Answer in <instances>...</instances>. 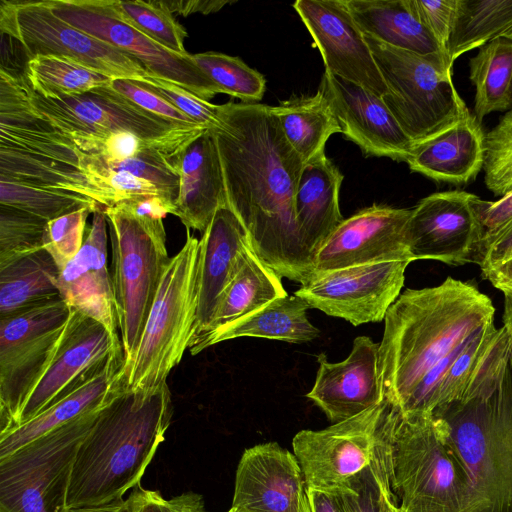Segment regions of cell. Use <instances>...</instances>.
I'll use <instances>...</instances> for the list:
<instances>
[{"instance_id": "f6af8a7d", "label": "cell", "mask_w": 512, "mask_h": 512, "mask_svg": "<svg viewBox=\"0 0 512 512\" xmlns=\"http://www.w3.org/2000/svg\"><path fill=\"white\" fill-rule=\"evenodd\" d=\"M472 207L480 230L474 263L480 265L487 250L512 223V192L496 201L474 195Z\"/></svg>"}, {"instance_id": "9a60e30c", "label": "cell", "mask_w": 512, "mask_h": 512, "mask_svg": "<svg viewBox=\"0 0 512 512\" xmlns=\"http://www.w3.org/2000/svg\"><path fill=\"white\" fill-rule=\"evenodd\" d=\"M409 261H389L315 273L296 290L310 308L353 326L385 319L401 294Z\"/></svg>"}, {"instance_id": "ffe728a7", "label": "cell", "mask_w": 512, "mask_h": 512, "mask_svg": "<svg viewBox=\"0 0 512 512\" xmlns=\"http://www.w3.org/2000/svg\"><path fill=\"white\" fill-rule=\"evenodd\" d=\"M232 507L248 512H312L295 455L276 442L247 448L236 469Z\"/></svg>"}, {"instance_id": "5bb4252c", "label": "cell", "mask_w": 512, "mask_h": 512, "mask_svg": "<svg viewBox=\"0 0 512 512\" xmlns=\"http://www.w3.org/2000/svg\"><path fill=\"white\" fill-rule=\"evenodd\" d=\"M54 15L138 60L149 75L170 81L209 101L217 93L189 58L168 51L122 21L107 0H43Z\"/></svg>"}, {"instance_id": "b9f144b4", "label": "cell", "mask_w": 512, "mask_h": 512, "mask_svg": "<svg viewBox=\"0 0 512 512\" xmlns=\"http://www.w3.org/2000/svg\"><path fill=\"white\" fill-rule=\"evenodd\" d=\"M484 181L495 195L512 192V108L485 134Z\"/></svg>"}, {"instance_id": "d6986e66", "label": "cell", "mask_w": 512, "mask_h": 512, "mask_svg": "<svg viewBox=\"0 0 512 512\" xmlns=\"http://www.w3.org/2000/svg\"><path fill=\"white\" fill-rule=\"evenodd\" d=\"M411 209L373 204L332 232L313 256L315 273L389 261L412 262L406 241Z\"/></svg>"}, {"instance_id": "7a4b0ae2", "label": "cell", "mask_w": 512, "mask_h": 512, "mask_svg": "<svg viewBox=\"0 0 512 512\" xmlns=\"http://www.w3.org/2000/svg\"><path fill=\"white\" fill-rule=\"evenodd\" d=\"M490 298L470 282L405 289L385 316L379 347L384 398L402 408L422 378L473 333L493 323Z\"/></svg>"}, {"instance_id": "ee69618b", "label": "cell", "mask_w": 512, "mask_h": 512, "mask_svg": "<svg viewBox=\"0 0 512 512\" xmlns=\"http://www.w3.org/2000/svg\"><path fill=\"white\" fill-rule=\"evenodd\" d=\"M135 81L167 100L197 124L207 129L220 125L219 105L205 101L188 90L153 75Z\"/></svg>"}, {"instance_id": "8992f818", "label": "cell", "mask_w": 512, "mask_h": 512, "mask_svg": "<svg viewBox=\"0 0 512 512\" xmlns=\"http://www.w3.org/2000/svg\"><path fill=\"white\" fill-rule=\"evenodd\" d=\"M199 239L186 240L170 257L132 362L123 368L125 386L151 392L165 384L194 336L197 315Z\"/></svg>"}, {"instance_id": "44dd1931", "label": "cell", "mask_w": 512, "mask_h": 512, "mask_svg": "<svg viewBox=\"0 0 512 512\" xmlns=\"http://www.w3.org/2000/svg\"><path fill=\"white\" fill-rule=\"evenodd\" d=\"M318 91L328 100L341 133L363 153L407 162L414 143L382 97L327 71L323 73Z\"/></svg>"}, {"instance_id": "e0dca14e", "label": "cell", "mask_w": 512, "mask_h": 512, "mask_svg": "<svg viewBox=\"0 0 512 512\" xmlns=\"http://www.w3.org/2000/svg\"><path fill=\"white\" fill-rule=\"evenodd\" d=\"M293 8L320 51L325 71L361 85L377 96L389 93L346 0H297Z\"/></svg>"}, {"instance_id": "74e56055", "label": "cell", "mask_w": 512, "mask_h": 512, "mask_svg": "<svg viewBox=\"0 0 512 512\" xmlns=\"http://www.w3.org/2000/svg\"><path fill=\"white\" fill-rule=\"evenodd\" d=\"M189 58L217 94H227L245 103L262 99L266 88L264 76L240 58L214 51L189 53Z\"/></svg>"}, {"instance_id": "e575fe53", "label": "cell", "mask_w": 512, "mask_h": 512, "mask_svg": "<svg viewBox=\"0 0 512 512\" xmlns=\"http://www.w3.org/2000/svg\"><path fill=\"white\" fill-rule=\"evenodd\" d=\"M470 80L475 87L474 115L481 123L495 111L512 108V41L497 38L470 59Z\"/></svg>"}, {"instance_id": "91938a15", "label": "cell", "mask_w": 512, "mask_h": 512, "mask_svg": "<svg viewBox=\"0 0 512 512\" xmlns=\"http://www.w3.org/2000/svg\"><path fill=\"white\" fill-rule=\"evenodd\" d=\"M510 94H511V98H512V82H511Z\"/></svg>"}, {"instance_id": "f35d334b", "label": "cell", "mask_w": 512, "mask_h": 512, "mask_svg": "<svg viewBox=\"0 0 512 512\" xmlns=\"http://www.w3.org/2000/svg\"><path fill=\"white\" fill-rule=\"evenodd\" d=\"M119 19L131 25L168 51L186 55L184 47L187 31L159 0H107Z\"/></svg>"}, {"instance_id": "f907efd6", "label": "cell", "mask_w": 512, "mask_h": 512, "mask_svg": "<svg viewBox=\"0 0 512 512\" xmlns=\"http://www.w3.org/2000/svg\"><path fill=\"white\" fill-rule=\"evenodd\" d=\"M172 14L188 16L194 13L210 14L219 11L230 1L221 0H189V1H160Z\"/></svg>"}, {"instance_id": "4316f807", "label": "cell", "mask_w": 512, "mask_h": 512, "mask_svg": "<svg viewBox=\"0 0 512 512\" xmlns=\"http://www.w3.org/2000/svg\"><path fill=\"white\" fill-rule=\"evenodd\" d=\"M123 354L77 389L61 398L28 422L0 434V459L68 422L101 408L125 384Z\"/></svg>"}, {"instance_id": "484cf974", "label": "cell", "mask_w": 512, "mask_h": 512, "mask_svg": "<svg viewBox=\"0 0 512 512\" xmlns=\"http://www.w3.org/2000/svg\"><path fill=\"white\" fill-rule=\"evenodd\" d=\"M484 155L485 134L468 110L449 129L415 144L406 163L432 180L460 185L478 175Z\"/></svg>"}, {"instance_id": "4dcf8cb0", "label": "cell", "mask_w": 512, "mask_h": 512, "mask_svg": "<svg viewBox=\"0 0 512 512\" xmlns=\"http://www.w3.org/2000/svg\"><path fill=\"white\" fill-rule=\"evenodd\" d=\"M308 308L309 305L296 295L274 299L207 340L201 351L239 337H258L289 343L312 341L319 336L320 331L309 321Z\"/></svg>"}, {"instance_id": "9f6ffc18", "label": "cell", "mask_w": 512, "mask_h": 512, "mask_svg": "<svg viewBox=\"0 0 512 512\" xmlns=\"http://www.w3.org/2000/svg\"><path fill=\"white\" fill-rule=\"evenodd\" d=\"M503 326L507 329L511 338L510 366L512 369V291H504Z\"/></svg>"}, {"instance_id": "3957f363", "label": "cell", "mask_w": 512, "mask_h": 512, "mask_svg": "<svg viewBox=\"0 0 512 512\" xmlns=\"http://www.w3.org/2000/svg\"><path fill=\"white\" fill-rule=\"evenodd\" d=\"M511 341L501 333L461 397L436 408L470 480V512H512Z\"/></svg>"}, {"instance_id": "db71d44e", "label": "cell", "mask_w": 512, "mask_h": 512, "mask_svg": "<svg viewBox=\"0 0 512 512\" xmlns=\"http://www.w3.org/2000/svg\"><path fill=\"white\" fill-rule=\"evenodd\" d=\"M172 512H206L201 495L186 492L169 500Z\"/></svg>"}, {"instance_id": "c3c4849f", "label": "cell", "mask_w": 512, "mask_h": 512, "mask_svg": "<svg viewBox=\"0 0 512 512\" xmlns=\"http://www.w3.org/2000/svg\"><path fill=\"white\" fill-rule=\"evenodd\" d=\"M512 259V223L501 233L487 250L481 264V271H487Z\"/></svg>"}, {"instance_id": "4fadbf2b", "label": "cell", "mask_w": 512, "mask_h": 512, "mask_svg": "<svg viewBox=\"0 0 512 512\" xmlns=\"http://www.w3.org/2000/svg\"><path fill=\"white\" fill-rule=\"evenodd\" d=\"M393 405L384 400L345 421L321 430H301L292 440L309 489L336 491L367 467L380 442Z\"/></svg>"}, {"instance_id": "7c38bea8", "label": "cell", "mask_w": 512, "mask_h": 512, "mask_svg": "<svg viewBox=\"0 0 512 512\" xmlns=\"http://www.w3.org/2000/svg\"><path fill=\"white\" fill-rule=\"evenodd\" d=\"M0 30L20 47L27 60L54 55L111 78L140 80L149 75L135 58L58 18L43 0H2Z\"/></svg>"}, {"instance_id": "6f0895ef", "label": "cell", "mask_w": 512, "mask_h": 512, "mask_svg": "<svg viewBox=\"0 0 512 512\" xmlns=\"http://www.w3.org/2000/svg\"><path fill=\"white\" fill-rule=\"evenodd\" d=\"M502 38L512 41V27L502 36Z\"/></svg>"}, {"instance_id": "277c9868", "label": "cell", "mask_w": 512, "mask_h": 512, "mask_svg": "<svg viewBox=\"0 0 512 512\" xmlns=\"http://www.w3.org/2000/svg\"><path fill=\"white\" fill-rule=\"evenodd\" d=\"M173 414L168 384L151 392L123 384L102 406L78 447L66 510L123 499L140 480L164 441Z\"/></svg>"}, {"instance_id": "bcb514c9", "label": "cell", "mask_w": 512, "mask_h": 512, "mask_svg": "<svg viewBox=\"0 0 512 512\" xmlns=\"http://www.w3.org/2000/svg\"><path fill=\"white\" fill-rule=\"evenodd\" d=\"M110 86L113 90L123 95L143 110L160 118L182 126L204 127L194 122L190 117L174 107L167 100L135 80L113 78L110 82Z\"/></svg>"}, {"instance_id": "ab89813d", "label": "cell", "mask_w": 512, "mask_h": 512, "mask_svg": "<svg viewBox=\"0 0 512 512\" xmlns=\"http://www.w3.org/2000/svg\"><path fill=\"white\" fill-rule=\"evenodd\" d=\"M0 204L25 211L46 221L84 207H101L94 200L77 193L3 179H0Z\"/></svg>"}, {"instance_id": "2e32d148", "label": "cell", "mask_w": 512, "mask_h": 512, "mask_svg": "<svg viewBox=\"0 0 512 512\" xmlns=\"http://www.w3.org/2000/svg\"><path fill=\"white\" fill-rule=\"evenodd\" d=\"M119 354L124 355L121 340L98 321L71 308L57 348L28 395L15 427L77 389Z\"/></svg>"}, {"instance_id": "52a82bcc", "label": "cell", "mask_w": 512, "mask_h": 512, "mask_svg": "<svg viewBox=\"0 0 512 512\" xmlns=\"http://www.w3.org/2000/svg\"><path fill=\"white\" fill-rule=\"evenodd\" d=\"M112 250V286L125 365L133 360L170 257L163 218L123 204L104 208Z\"/></svg>"}, {"instance_id": "680465c9", "label": "cell", "mask_w": 512, "mask_h": 512, "mask_svg": "<svg viewBox=\"0 0 512 512\" xmlns=\"http://www.w3.org/2000/svg\"><path fill=\"white\" fill-rule=\"evenodd\" d=\"M227 512H248V511L231 506V508Z\"/></svg>"}, {"instance_id": "30bf717a", "label": "cell", "mask_w": 512, "mask_h": 512, "mask_svg": "<svg viewBox=\"0 0 512 512\" xmlns=\"http://www.w3.org/2000/svg\"><path fill=\"white\" fill-rule=\"evenodd\" d=\"M101 408L0 459V512L66 511L67 490L78 447Z\"/></svg>"}, {"instance_id": "8d00e7d4", "label": "cell", "mask_w": 512, "mask_h": 512, "mask_svg": "<svg viewBox=\"0 0 512 512\" xmlns=\"http://www.w3.org/2000/svg\"><path fill=\"white\" fill-rule=\"evenodd\" d=\"M25 76L30 87L45 97L83 94L108 86L113 79L72 59L54 55L29 59Z\"/></svg>"}, {"instance_id": "11a10c76", "label": "cell", "mask_w": 512, "mask_h": 512, "mask_svg": "<svg viewBox=\"0 0 512 512\" xmlns=\"http://www.w3.org/2000/svg\"><path fill=\"white\" fill-rule=\"evenodd\" d=\"M139 512H172L169 500L159 491L146 490Z\"/></svg>"}, {"instance_id": "f5cc1de1", "label": "cell", "mask_w": 512, "mask_h": 512, "mask_svg": "<svg viewBox=\"0 0 512 512\" xmlns=\"http://www.w3.org/2000/svg\"><path fill=\"white\" fill-rule=\"evenodd\" d=\"M482 276L502 292L512 291V259L497 267L483 271Z\"/></svg>"}, {"instance_id": "1f68e13d", "label": "cell", "mask_w": 512, "mask_h": 512, "mask_svg": "<svg viewBox=\"0 0 512 512\" xmlns=\"http://www.w3.org/2000/svg\"><path fill=\"white\" fill-rule=\"evenodd\" d=\"M285 139L304 163L325 153L329 137L341 133L325 96L294 97L273 106Z\"/></svg>"}, {"instance_id": "7dc6e473", "label": "cell", "mask_w": 512, "mask_h": 512, "mask_svg": "<svg viewBox=\"0 0 512 512\" xmlns=\"http://www.w3.org/2000/svg\"><path fill=\"white\" fill-rule=\"evenodd\" d=\"M408 2L418 19L448 52L458 0H408Z\"/></svg>"}, {"instance_id": "60d3db41", "label": "cell", "mask_w": 512, "mask_h": 512, "mask_svg": "<svg viewBox=\"0 0 512 512\" xmlns=\"http://www.w3.org/2000/svg\"><path fill=\"white\" fill-rule=\"evenodd\" d=\"M47 222L0 204V266L44 249Z\"/></svg>"}, {"instance_id": "681fc988", "label": "cell", "mask_w": 512, "mask_h": 512, "mask_svg": "<svg viewBox=\"0 0 512 512\" xmlns=\"http://www.w3.org/2000/svg\"><path fill=\"white\" fill-rule=\"evenodd\" d=\"M145 493L146 489L138 485L126 499L99 506L67 509L65 512H139Z\"/></svg>"}, {"instance_id": "ac0fdd59", "label": "cell", "mask_w": 512, "mask_h": 512, "mask_svg": "<svg viewBox=\"0 0 512 512\" xmlns=\"http://www.w3.org/2000/svg\"><path fill=\"white\" fill-rule=\"evenodd\" d=\"M473 197L462 190L437 192L411 209L406 241L413 261L474 263L480 230Z\"/></svg>"}, {"instance_id": "9c48e42d", "label": "cell", "mask_w": 512, "mask_h": 512, "mask_svg": "<svg viewBox=\"0 0 512 512\" xmlns=\"http://www.w3.org/2000/svg\"><path fill=\"white\" fill-rule=\"evenodd\" d=\"M365 37L389 91L382 98L414 145L449 129L468 111L451 71L427 57Z\"/></svg>"}, {"instance_id": "d590c367", "label": "cell", "mask_w": 512, "mask_h": 512, "mask_svg": "<svg viewBox=\"0 0 512 512\" xmlns=\"http://www.w3.org/2000/svg\"><path fill=\"white\" fill-rule=\"evenodd\" d=\"M512 27V0H458L448 53L454 61L464 53L502 38Z\"/></svg>"}, {"instance_id": "6da1fadb", "label": "cell", "mask_w": 512, "mask_h": 512, "mask_svg": "<svg viewBox=\"0 0 512 512\" xmlns=\"http://www.w3.org/2000/svg\"><path fill=\"white\" fill-rule=\"evenodd\" d=\"M210 129L221 161L227 202L258 258L280 277L307 283L315 274L295 218L304 165L281 130L273 106L227 102Z\"/></svg>"}, {"instance_id": "816d5d0a", "label": "cell", "mask_w": 512, "mask_h": 512, "mask_svg": "<svg viewBox=\"0 0 512 512\" xmlns=\"http://www.w3.org/2000/svg\"><path fill=\"white\" fill-rule=\"evenodd\" d=\"M312 512H344L335 491L308 488Z\"/></svg>"}, {"instance_id": "8fae6325", "label": "cell", "mask_w": 512, "mask_h": 512, "mask_svg": "<svg viewBox=\"0 0 512 512\" xmlns=\"http://www.w3.org/2000/svg\"><path fill=\"white\" fill-rule=\"evenodd\" d=\"M70 315L71 307L57 297L0 317V434L16 426Z\"/></svg>"}, {"instance_id": "7bdbcfd3", "label": "cell", "mask_w": 512, "mask_h": 512, "mask_svg": "<svg viewBox=\"0 0 512 512\" xmlns=\"http://www.w3.org/2000/svg\"><path fill=\"white\" fill-rule=\"evenodd\" d=\"M95 210L92 207H84L47 222L44 249L60 270L80 251L88 215Z\"/></svg>"}, {"instance_id": "ba28073f", "label": "cell", "mask_w": 512, "mask_h": 512, "mask_svg": "<svg viewBox=\"0 0 512 512\" xmlns=\"http://www.w3.org/2000/svg\"><path fill=\"white\" fill-rule=\"evenodd\" d=\"M20 90L29 109L69 139L105 138L127 131L173 149L184 148L207 128L182 126L149 113L110 86L71 95L45 97L35 92L25 73Z\"/></svg>"}, {"instance_id": "94428289", "label": "cell", "mask_w": 512, "mask_h": 512, "mask_svg": "<svg viewBox=\"0 0 512 512\" xmlns=\"http://www.w3.org/2000/svg\"><path fill=\"white\" fill-rule=\"evenodd\" d=\"M398 512H402V511H400V509H399Z\"/></svg>"}, {"instance_id": "d4e9b609", "label": "cell", "mask_w": 512, "mask_h": 512, "mask_svg": "<svg viewBox=\"0 0 512 512\" xmlns=\"http://www.w3.org/2000/svg\"><path fill=\"white\" fill-rule=\"evenodd\" d=\"M173 167L180 184L175 213L186 229L204 232L215 212L228 205L221 161L210 129L188 143Z\"/></svg>"}, {"instance_id": "603a6c76", "label": "cell", "mask_w": 512, "mask_h": 512, "mask_svg": "<svg viewBox=\"0 0 512 512\" xmlns=\"http://www.w3.org/2000/svg\"><path fill=\"white\" fill-rule=\"evenodd\" d=\"M92 225L78 254L61 270L60 297L71 307L101 323L120 340L111 274L107 267L108 224L104 207L93 213Z\"/></svg>"}, {"instance_id": "7402d4cb", "label": "cell", "mask_w": 512, "mask_h": 512, "mask_svg": "<svg viewBox=\"0 0 512 512\" xmlns=\"http://www.w3.org/2000/svg\"><path fill=\"white\" fill-rule=\"evenodd\" d=\"M379 347L380 343L371 338L359 336L341 362H329L324 353L317 356L319 368L306 397L333 424L353 418L384 400Z\"/></svg>"}, {"instance_id": "5b68a950", "label": "cell", "mask_w": 512, "mask_h": 512, "mask_svg": "<svg viewBox=\"0 0 512 512\" xmlns=\"http://www.w3.org/2000/svg\"><path fill=\"white\" fill-rule=\"evenodd\" d=\"M391 484L402 512H470L468 473L432 413L396 417L390 439Z\"/></svg>"}, {"instance_id": "83f0119b", "label": "cell", "mask_w": 512, "mask_h": 512, "mask_svg": "<svg viewBox=\"0 0 512 512\" xmlns=\"http://www.w3.org/2000/svg\"><path fill=\"white\" fill-rule=\"evenodd\" d=\"M343 175L322 154L304 163L295 193V218L303 247L312 256L344 220L339 207Z\"/></svg>"}, {"instance_id": "d6a6232c", "label": "cell", "mask_w": 512, "mask_h": 512, "mask_svg": "<svg viewBox=\"0 0 512 512\" xmlns=\"http://www.w3.org/2000/svg\"><path fill=\"white\" fill-rule=\"evenodd\" d=\"M61 270L41 249L0 266V317L60 297Z\"/></svg>"}, {"instance_id": "836d02e7", "label": "cell", "mask_w": 512, "mask_h": 512, "mask_svg": "<svg viewBox=\"0 0 512 512\" xmlns=\"http://www.w3.org/2000/svg\"><path fill=\"white\" fill-rule=\"evenodd\" d=\"M398 412L393 406L370 464L335 491L344 512H398L390 465L391 432Z\"/></svg>"}, {"instance_id": "cb8c5ba5", "label": "cell", "mask_w": 512, "mask_h": 512, "mask_svg": "<svg viewBox=\"0 0 512 512\" xmlns=\"http://www.w3.org/2000/svg\"><path fill=\"white\" fill-rule=\"evenodd\" d=\"M249 249L251 242L241 220L229 205L220 207L199 240L197 315L190 345L206 333L223 291Z\"/></svg>"}, {"instance_id": "f1b7e54d", "label": "cell", "mask_w": 512, "mask_h": 512, "mask_svg": "<svg viewBox=\"0 0 512 512\" xmlns=\"http://www.w3.org/2000/svg\"><path fill=\"white\" fill-rule=\"evenodd\" d=\"M364 35L427 57L452 72L448 52L418 19L408 0H346Z\"/></svg>"}, {"instance_id": "f546056e", "label": "cell", "mask_w": 512, "mask_h": 512, "mask_svg": "<svg viewBox=\"0 0 512 512\" xmlns=\"http://www.w3.org/2000/svg\"><path fill=\"white\" fill-rule=\"evenodd\" d=\"M287 296L281 277L266 266L253 249L247 250L223 291L206 333L189 346L192 355L202 345L233 323L254 313L274 299Z\"/></svg>"}]
</instances>
